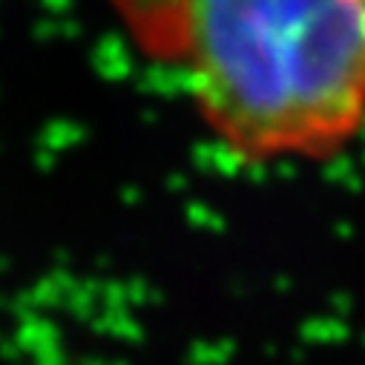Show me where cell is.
Instances as JSON below:
<instances>
[{"label": "cell", "mask_w": 365, "mask_h": 365, "mask_svg": "<svg viewBox=\"0 0 365 365\" xmlns=\"http://www.w3.org/2000/svg\"><path fill=\"white\" fill-rule=\"evenodd\" d=\"M216 141L322 161L365 127V0H115Z\"/></svg>", "instance_id": "cell-1"}]
</instances>
